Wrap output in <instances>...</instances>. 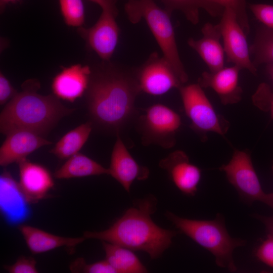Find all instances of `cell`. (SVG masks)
<instances>
[{"label": "cell", "instance_id": "obj_29", "mask_svg": "<svg viewBox=\"0 0 273 273\" xmlns=\"http://www.w3.org/2000/svg\"><path fill=\"white\" fill-rule=\"evenodd\" d=\"M70 269L74 272L117 273L106 259L86 264L83 258H79L71 263Z\"/></svg>", "mask_w": 273, "mask_h": 273}, {"label": "cell", "instance_id": "obj_3", "mask_svg": "<svg viewBox=\"0 0 273 273\" xmlns=\"http://www.w3.org/2000/svg\"><path fill=\"white\" fill-rule=\"evenodd\" d=\"M5 105L0 114V130L5 135L15 130L33 132L44 136L63 117L75 109L64 106L55 95H41L37 93L40 83L28 79Z\"/></svg>", "mask_w": 273, "mask_h": 273}, {"label": "cell", "instance_id": "obj_2", "mask_svg": "<svg viewBox=\"0 0 273 273\" xmlns=\"http://www.w3.org/2000/svg\"><path fill=\"white\" fill-rule=\"evenodd\" d=\"M156 203L153 196L136 200L108 229L86 231L83 237L144 251L152 259H157L170 247L177 232L164 229L152 220L151 215L156 210Z\"/></svg>", "mask_w": 273, "mask_h": 273}, {"label": "cell", "instance_id": "obj_16", "mask_svg": "<svg viewBox=\"0 0 273 273\" xmlns=\"http://www.w3.org/2000/svg\"><path fill=\"white\" fill-rule=\"evenodd\" d=\"M236 65L223 67L214 72H203L198 83L203 88L212 89L223 105L239 103L242 100L243 90L239 83V72Z\"/></svg>", "mask_w": 273, "mask_h": 273}, {"label": "cell", "instance_id": "obj_11", "mask_svg": "<svg viewBox=\"0 0 273 273\" xmlns=\"http://www.w3.org/2000/svg\"><path fill=\"white\" fill-rule=\"evenodd\" d=\"M219 24L228 61L256 75L257 69L250 59L246 33L234 12L230 8H224Z\"/></svg>", "mask_w": 273, "mask_h": 273}, {"label": "cell", "instance_id": "obj_13", "mask_svg": "<svg viewBox=\"0 0 273 273\" xmlns=\"http://www.w3.org/2000/svg\"><path fill=\"white\" fill-rule=\"evenodd\" d=\"M30 204L19 183L4 171L0 176V208L6 221L18 224L26 220L30 215Z\"/></svg>", "mask_w": 273, "mask_h": 273}, {"label": "cell", "instance_id": "obj_19", "mask_svg": "<svg viewBox=\"0 0 273 273\" xmlns=\"http://www.w3.org/2000/svg\"><path fill=\"white\" fill-rule=\"evenodd\" d=\"M203 36L196 40L188 39V45L200 56L209 71L216 72L224 67V49L220 39L221 33L219 24L205 23L201 29Z\"/></svg>", "mask_w": 273, "mask_h": 273}, {"label": "cell", "instance_id": "obj_12", "mask_svg": "<svg viewBox=\"0 0 273 273\" xmlns=\"http://www.w3.org/2000/svg\"><path fill=\"white\" fill-rule=\"evenodd\" d=\"M159 166L165 170L172 181L184 194L194 196L201 178V169L191 163L187 154L175 150L161 159Z\"/></svg>", "mask_w": 273, "mask_h": 273}, {"label": "cell", "instance_id": "obj_17", "mask_svg": "<svg viewBox=\"0 0 273 273\" xmlns=\"http://www.w3.org/2000/svg\"><path fill=\"white\" fill-rule=\"evenodd\" d=\"M6 136L0 148L1 166L18 163L39 148L52 144L43 136L27 130L13 131Z\"/></svg>", "mask_w": 273, "mask_h": 273}, {"label": "cell", "instance_id": "obj_32", "mask_svg": "<svg viewBox=\"0 0 273 273\" xmlns=\"http://www.w3.org/2000/svg\"><path fill=\"white\" fill-rule=\"evenodd\" d=\"M36 265L34 258L21 256L14 264L5 265V268L10 273H36Z\"/></svg>", "mask_w": 273, "mask_h": 273}, {"label": "cell", "instance_id": "obj_35", "mask_svg": "<svg viewBox=\"0 0 273 273\" xmlns=\"http://www.w3.org/2000/svg\"><path fill=\"white\" fill-rule=\"evenodd\" d=\"M98 5L102 9L116 7L117 0H89Z\"/></svg>", "mask_w": 273, "mask_h": 273}, {"label": "cell", "instance_id": "obj_22", "mask_svg": "<svg viewBox=\"0 0 273 273\" xmlns=\"http://www.w3.org/2000/svg\"><path fill=\"white\" fill-rule=\"evenodd\" d=\"M105 259L117 273H145L146 267L131 249L117 244L102 241Z\"/></svg>", "mask_w": 273, "mask_h": 273}, {"label": "cell", "instance_id": "obj_20", "mask_svg": "<svg viewBox=\"0 0 273 273\" xmlns=\"http://www.w3.org/2000/svg\"><path fill=\"white\" fill-rule=\"evenodd\" d=\"M19 230L30 252L40 254L62 247L70 249L83 242V237L69 238L57 236L28 225H20Z\"/></svg>", "mask_w": 273, "mask_h": 273}, {"label": "cell", "instance_id": "obj_5", "mask_svg": "<svg viewBox=\"0 0 273 273\" xmlns=\"http://www.w3.org/2000/svg\"><path fill=\"white\" fill-rule=\"evenodd\" d=\"M124 11L132 24L145 21L156 39L162 55L168 60L185 84L188 75L181 61L170 14L154 0H129Z\"/></svg>", "mask_w": 273, "mask_h": 273}, {"label": "cell", "instance_id": "obj_4", "mask_svg": "<svg viewBox=\"0 0 273 273\" xmlns=\"http://www.w3.org/2000/svg\"><path fill=\"white\" fill-rule=\"evenodd\" d=\"M165 216L178 231L210 252L218 266L232 272L238 270L233 252L236 248L245 245L246 241L230 236L221 214L210 220L183 218L170 211H167Z\"/></svg>", "mask_w": 273, "mask_h": 273}, {"label": "cell", "instance_id": "obj_30", "mask_svg": "<svg viewBox=\"0 0 273 273\" xmlns=\"http://www.w3.org/2000/svg\"><path fill=\"white\" fill-rule=\"evenodd\" d=\"M258 260L273 268V235L267 233L266 238L260 243L255 252Z\"/></svg>", "mask_w": 273, "mask_h": 273}, {"label": "cell", "instance_id": "obj_23", "mask_svg": "<svg viewBox=\"0 0 273 273\" xmlns=\"http://www.w3.org/2000/svg\"><path fill=\"white\" fill-rule=\"evenodd\" d=\"M164 5V9L171 15L174 10L181 12L192 24L199 22V10L203 9L210 16H221L224 8L210 0H159Z\"/></svg>", "mask_w": 273, "mask_h": 273}, {"label": "cell", "instance_id": "obj_15", "mask_svg": "<svg viewBox=\"0 0 273 273\" xmlns=\"http://www.w3.org/2000/svg\"><path fill=\"white\" fill-rule=\"evenodd\" d=\"M92 68L76 64L63 68L53 78V94L60 99L73 102L85 94L88 87Z\"/></svg>", "mask_w": 273, "mask_h": 273}, {"label": "cell", "instance_id": "obj_25", "mask_svg": "<svg viewBox=\"0 0 273 273\" xmlns=\"http://www.w3.org/2000/svg\"><path fill=\"white\" fill-rule=\"evenodd\" d=\"M250 51L254 57L253 63L256 68L261 64L273 63V30L265 26L260 27Z\"/></svg>", "mask_w": 273, "mask_h": 273}, {"label": "cell", "instance_id": "obj_37", "mask_svg": "<svg viewBox=\"0 0 273 273\" xmlns=\"http://www.w3.org/2000/svg\"><path fill=\"white\" fill-rule=\"evenodd\" d=\"M271 169L273 172V161H272V166H271Z\"/></svg>", "mask_w": 273, "mask_h": 273}, {"label": "cell", "instance_id": "obj_7", "mask_svg": "<svg viewBox=\"0 0 273 273\" xmlns=\"http://www.w3.org/2000/svg\"><path fill=\"white\" fill-rule=\"evenodd\" d=\"M219 170L224 172L229 182L244 201H259L273 210V193H266L261 187L250 154L246 151L235 150L230 161Z\"/></svg>", "mask_w": 273, "mask_h": 273}, {"label": "cell", "instance_id": "obj_38", "mask_svg": "<svg viewBox=\"0 0 273 273\" xmlns=\"http://www.w3.org/2000/svg\"><path fill=\"white\" fill-rule=\"evenodd\" d=\"M128 1H129V0H128Z\"/></svg>", "mask_w": 273, "mask_h": 273}, {"label": "cell", "instance_id": "obj_1", "mask_svg": "<svg viewBox=\"0 0 273 273\" xmlns=\"http://www.w3.org/2000/svg\"><path fill=\"white\" fill-rule=\"evenodd\" d=\"M109 61L92 69L86 105L93 127L117 135L136 116L135 102L142 90L135 70Z\"/></svg>", "mask_w": 273, "mask_h": 273}, {"label": "cell", "instance_id": "obj_26", "mask_svg": "<svg viewBox=\"0 0 273 273\" xmlns=\"http://www.w3.org/2000/svg\"><path fill=\"white\" fill-rule=\"evenodd\" d=\"M60 11L65 23L69 26L82 27L85 20L82 0H59Z\"/></svg>", "mask_w": 273, "mask_h": 273}, {"label": "cell", "instance_id": "obj_9", "mask_svg": "<svg viewBox=\"0 0 273 273\" xmlns=\"http://www.w3.org/2000/svg\"><path fill=\"white\" fill-rule=\"evenodd\" d=\"M135 73L142 92L151 95H162L185 85L168 60L157 52L152 53Z\"/></svg>", "mask_w": 273, "mask_h": 273}, {"label": "cell", "instance_id": "obj_6", "mask_svg": "<svg viewBox=\"0 0 273 273\" xmlns=\"http://www.w3.org/2000/svg\"><path fill=\"white\" fill-rule=\"evenodd\" d=\"M178 90L192 129L203 138L209 132L222 136L226 133L229 124L216 113L199 83L184 85Z\"/></svg>", "mask_w": 273, "mask_h": 273}, {"label": "cell", "instance_id": "obj_8", "mask_svg": "<svg viewBox=\"0 0 273 273\" xmlns=\"http://www.w3.org/2000/svg\"><path fill=\"white\" fill-rule=\"evenodd\" d=\"M181 125L178 113L165 105L155 104L139 117L138 127L144 145L170 149L175 144L176 133Z\"/></svg>", "mask_w": 273, "mask_h": 273}, {"label": "cell", "instance_id": "obj_34", "mask_svg": "<svg viewBox=\"0 0 273 273\" xmlns=\"http://www.w3.org/2000/svg\"><path fill=\"white\" fill-rule=\"evenodd\" d=\"M253 216L264 225L267 233L273 235V215L265 216L259 214H254Z\"/></svg>", "mask_w": 273, "mask_h": 273}, {"label": "cell", "instance_id": "obj_18", "mask_svg": "<svg viewBox=\"0 0 273 273\" xmlns=\"http://www.w3.org/2000/svg\"><path fill=\"white\" fill-rule=\"evenodd\" d=\"M19 185L30 204L47 197L54 187V181L49 170L44 166L24 159L18 163Z\"/></svg>", "mask_w": 273, "mask_h": 273}, {"label": "cell", "instance_id": "obj_24", "mask_svg": "<svg viewBox=\"0 0 273 273\" xmlns=\"http://www.w3.org/2000/svg\"><path fill=\"white\" fill-rule=\"evenodd\" d=\"M93 128L89 121L67 132L50 152L60 159H66L79 152L88 140Z\"/></svg>", "mask_w": 273, "mask_h": 273}, {"label": "cell", "instance_id": "obj_14", "mask_svg": "<svg viewBox=\"0 0 273 273\" xmlns=\"http://www.w3.org/2000/svg\"><path fill=\"white\" fill-rule=\"evenodd\" d=\"M116 136L111 153L109 174L129 192L134 181L146 179L150 172L148 167L139 165L134 159L120 135Z\"/></svg>", "mask_w": 273, "mask_h": 273}, {"label": "cell", "instance_id": "obj_36", "mask_svg": "<svg viewBox=\"0 0 273 273\" xmlns=\"http://www.w3.org/2000/svg\"><path fill=\"white\" fill-rule=\"evenodd\" d=\"M266 67V71L270 76L273 83V63L267 64Z\"/></svg>", "mask_w": 273, "mask_h": 273}, {"label": "cell", "instance_id": "obj_28", "mask_svg": "<svg viewBox=\"0 0 273 273\" xmlns=\"http://www.w3.org/2000/svg\"><path fill=\"white\" fill-rule=\"evenodd\" d=\"M224 8L232 9L236 14L237 19L246 34L250 31V24L246 11V0H210Z\"/></svg>", "mask_w": 273, "mask_h": 273}, {"label": "cell", "instance_id": "obj_31", "mask_svg": "<svg viewBox=\"0 0 273 273\" xmlns=\"http://www.w3.org/2000/svg\"><path fill=\"white\" fill-rule=\"evenodd\" d=\"M249 7L257 20L273 30V5L254 4H250Z\"/></svg>", "mask_w": 273, "mask_h": 273}, {"label": "cell", "instance_id": "obj_27", "mask_svg": "<svg viewBox=\"0 0 273 273\" xmlns=\"http://www.w3.org/2000/svg\"><path fill=\"white\" fill-rule=\"evenodd\" d=\"M253 104L264 112H269L273 119V89L266 83H260L252 96Z\"/></svg>", "mask_w": 273, "mask_h": 273}, {"label": "cell", "instance_id": "obj_10", "mask_svg": "<svg viewBox=\"0 0 273 273\" xmlns=\"http://www.w3.org/2000/svg\"><path fill=\"white\" fill-rule=\"evenodd\" d=\"M96 23L90 27L78 28L79 34L103 61H109L117 47L120 29L116 20L117 8L102 9Z\"/></svg>", "mask_w": 273, "mask_h": 273}, {"label": "cell", "instance_id": "obj_21", "mask_svg": "<svg viewBox=\"0 0 273 273\" xmlns=\"http://www.w3.org/2000/svg\"><path fill=\"white\" fill-rule=\"evenodd\" d=\"M101 174H109L108 168L78 152L68 158L54 175L57 179H68Z\"/></svg>", "mask_w": 273, "mask_h": 273}, {"label": "cell", "instance_id": "obj_33", "mask_svg": "<svg viewBox=\"0 0 273 273\" xmlns=\"http://www.w3.org/2000/svg\"><path fill=\"white\" fill-rule=\"evenodd\" d=\"M17 92L4 74L0 73V104H5L14 97Z\"/></svg>", "mask_w": 273, "mask_h": 273}]
</instances>
